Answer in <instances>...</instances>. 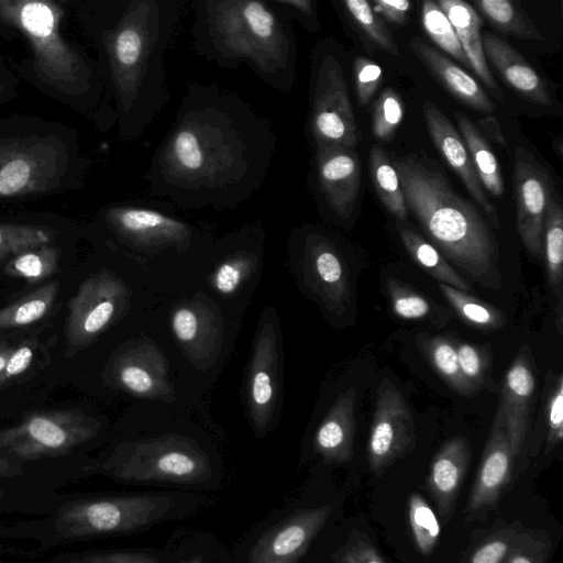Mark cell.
I'll use <instances>...</instances> for the list:
<instances>
[{
	"label": "cell",
	"mask_w": 563,
	"mask_h": 563,
	"mask_svg": "<svg viewBox=\"0 0 563 563\" xmlns=\"http://www.w3.org/2000/svg\"><path fill=\"white\" fill-rule=\"evenodd\" d=\"M68 156L53 137L29 136L0 143V198L48 192L57 187Z\"/></svg>",
	"instance_id": "cell-11"
},
{
	"label": "cell",
	"mask_w": 563,
	"mask_h": 563,
	"mask_svg": "<svg viewBox=\"0 0 563 563\" xmlns=\"http://www.w3.org/2000/svg\"><path fill=\"white\" fill-rule=\"evenodd\" d=\"M189 31L192 49L206 60L225 69L245 64L283 95L294 88L296 34L273 0H195Z\"/></svg>",
	"instance_id": "cell-3"
},
{
	"label": "cell",
	"mask_w": 563,
	"mask_h": 563,
	"mask_svg": "<svg viewBox=\"0 0 563 563\" xmlns=\"http://www.w3.org/2000/svg\"><path fill=\"white\" fill-rule=\"evenodd\" d=\"M85 472L117 482L209 495L220 492L225 479L219 462L209 452L178 438L122 442L106 457L86 466Z\"/></svg>",
	"instance_id": "cell-6"
},
{
	"label": "cell",
	"mask_w": 563,
	"mask_h": 563,
	"mask_svg": "<svg viewBox=\"0 0 563 563\" xmlns=\"http://www.w3.org/2000/svg\"><path fill=\"white\" fill-rule=\"evenodd\" d=\"M334 507L307 493L288 496L252 525L231 547L234 563H303Z\"/></svg>",
	"instance_id": "cell-7"
},
{
	"label": "cell",
	"mask_w": 563,
	"mask_h": 563,
	"mask_svg": "<svg viewBox=\"0 0 563 563\" xmlns=\"http://www.w3.org/2000/svg\"><path fill=\"white\" fill-rule=\"evenodd\" d=\"M409 47L460 102L484 113H493L496 110V103L472 76L423 38L412 37Z\"/></svg>",
	"instance_id": "cell-22"
},
{
	"label": "cell",
	"mask_w": 563,
	"mask_h": 563,
	"mask_svg": "<svg viewBox=\"0 0 563 563\" xmlns=\"http://www.w3.org/2000/svg\"><path fill=\"white\" fill-rule=\"evenodd\" d=\"M416 443V426L410 406L388 378L376 391L373 421L367 442V461L380 476L396 460L409 453Z\"/></svg>",
	"instance_id": "cell-13"
},
{
	"label": "cell",
	"mask_w": 563,
	"mask_h": 563,
	"mask_svg": "<svg viewBox=\"0 0 563 563\" xmlns=\"http://www.w3.org/2000/svg\"><path fill=\"white\" fill-rule=\"evenodd\" d=\"M416 345L429 365L454 393L463 397H473L481 391L463 375L452 338L420 332L416 336Z\"/></svg>",
	"instance_id": "cell-27"
},
{
	"label": "cell",
	"mask_w": 563,
	"mask_h": 563,
	"mask_svg": "<svg viewBox=\"0 0 563 563\" xmlns=\"http://www.w3.org/2000/svg\"><path fill=\"white\" fill-rule=\"evenodd\" d=\"M243 262L240 257L223 262L214 275V286L221 294L229 295L235 291L243 277Z\"/></svg>",
	"instance_id": "cell-53"
},
{
	"label": "cell",
	"mask_w": 563,
	"mask_h": 563,
	"mask_svg": "<svg viewBox=\"0 0 563 563\" xmlns=\"http://www.w3.org/2000/svg\"><path fill=\"white\" fill-rule=\"evenodd\" d=\"M62 16L52 1L0 0V21L27 38L38 76L67 95L81 96L92 89V70L62 36Z\"/></svg>",
	"instance_id": "cell-8"
},
{
	"label": "cell",
	"mask_w": 563,
	"mask_h": 563,
	"mask_svg": "<svg viewBox=\"0 0 563 563\" xmlns=\"http://www.w3.org/2000/svg\"><path fill=\"white\" fill-rule=\"evenodd\" d=\"M517 532L516 528L495 531L472 552L468 563H504Z\"/></svg>",
	"instance_id": "cell-48"
},
{
	"label": "cell",
	"mask_w": 563,
	"mask_h": 563,
	"mask_svg": "<svg viewBox=\"0 0 563 563\" xmlns=\"http://www.w3.org/2000/svg\"><path fill=\"white\" fill-rule=\"evenodd\" d=\"M306 133L313 148H354L358 141L341 60L325 45L317 46L312 54Z\"/></svg>",
	"instance_id": "cell-9"
},
{
	"label": "cell",
	"mask_w": 563,
	"mask_h": 563,
	"mask_svg": "<svg viewBox=\"0 0 563 563\" xmlns=\"http://www.w3.org/2000/svg\"><path fill=\"white\" fill-rule=\"evenodd\" d=\"M369 172L375 190L386 209L399 221L407 218V207L397 172L383 147L374 145L371 150Z\"/></svg>",
	"instance_id": "cell-34"
},
{
	"label": "cell",
	"mask_w": 563,
	"mask_h": 563,
	"mask_svg": "<svg viewBox=\"0 0 563 563\" xmlns=\"http://www.w3.org/2000/svg\"><path fill=\"white\" fill-rule=\"evenodd\" d=\"M386 290L394 313L404 320H422L433 312L423 295L395 278L386 280Z\"/></svg>",
	"instance_id": "cell-42"
},
{
	"label": "cell",
	"mask_w": 563,
	"mask_h": 563,
	"mask_svg": "<svg viewBox=\"0 0 563 563\" xmlns=\"http://www.w3.org/2000/svg\"><path fill=\"white\" fill-rule=\"evenodd\" d=\"M22 473L23 468L18 461L0 454V478L19 476Z\"/></svg>",
	"instance_id": "cell-57"
},
{
	"label": "cell",
	"mask_w": 563,
	"mask_h": 563,
	"mask_svg": "<svg viewBox=\"0 0 563 563\" xmlns=\"http://www.w3.org/2000/svg\"><path fill=\"white\" fill-rule=\"evenodd\" d=\"M542 252L548 284L556 299V305H563V211L553 196L544 218Z\"/></svg>",
	"instance_id": "cell-31"
},
{
	"label": "cell",
	"mask_w": 563,
	"mask_h": 563,
	"mask_svg": "<svg viewBox=\"0 0 563 563\" xmlns=\"http://www.w3.org/2000/svg\"><path fill=\"white\" fill-rule=\"evenodd\" d=\"M477 8L504 33L529 41H544V35L537 25L508 0H478Z\"/></svg>",
	"instance_id": "cell-35"
},
{
	"label": "cell",
	"mask_w": 563,
	"mask_h": 563,
	"mask_svg": "<svg viewBox=\"0 0 563 563\" xmlns=\"http://www.w3.org/2000/svg\"><path fill=\"white\" fill-rule=\"evenodd\" d=\"M54 235L41 225L0 223V265L21 251L52 243Z\"/></svg>",
	"instance_id": "cell-40"
},
{
	"label": "cell",
	"mask_w": 563,
	"mask_h": 563,
	"mask_svg": "<svg viewBox=\"0 0 563 563\" xmlns=\"http://www.w3.org/2000/svg\"><path fill=\"white\" fill-rule=\"evenodd\" d=\"M342 5L353 24L360 29L371 43L391 55L399 54L397 43L369 2L365 0H345Z\"/></svg>",
	"instance_id": "cell-36"
},
{
	"label": "cell",
	"mask_w": 563,
	"mask_h": 563,
	"mask_svg": "<svg viewBox=\"0 0 563 563\" xmlns=\"http://www.w3.org/2000/svg\"><path fill=\"white\" fill-rule=\"evenodd\" d=\"M58 261L57 249L51 243L43 244L13 255L2 265V271L9 277L34 285L55 275L59 269Z\"/></svg>",
	"instance_id": "cell-33"
},
{
	"label": "cell",
	"mask_w": 563,
	"mask_h": 563,
	"mask_svg": "<svg viewBox=\"0 0 563 563\" xmlns=\"http://www.w3.org/2000/svg\"><path fill=\"white\" fill-rule=\"evenodd\" d=\"M411 3L407 0H375L373 10L383 19L395 24L406 21Z\"/></svg>",
	"instance_id": "cell-54"
},
{
	"label": "cell",
	"mask_w": 563,
	"mask_h": 563,
	"mask_svg": "<svg viewBox=\"0 0 563 563\" xmlns=\"http://www.w3.org/2000/svg\"><path fill=\"white\" fill-rule=\"evenodd\" d=\"M273 2L290 19L296 20L309 32H317L321 25L316 2L312 0H273Z\"/></svg>",
	"instance_id": "cell-51"
},
{
	"label": "cell",
	"mask_w": 563,
	"mask_h": 563,
	"mask_svg": "<svg viewBox=\"0 0 563 563\" xmlns=\"http://www.w3.org/2000/svg\"><path fill=\"white\" fill-rule=\"evenodd\" d=\"M541 420L545 430V453L563 439V375L549 373L542 395Z\"/></svg>",
	"instance_id": "cell-39"
},
{
	"label": "cell",
	"mask_w": 563,
	"mask_h": 563,
	"mask_svg": "<svg viewBox=\"0 0 563 563\" xmlns=\"http://www.w3.org/2000/svg\"><path fill=\"white\" fill-rule=\"evenodd\" d=\"M2 497H3V492L0 489V503H1Z\"/></svg>",
	"instance_id": "cell-59"
},
{
	"label": "cell",
	"mask_w": 563,
	"mask_h": 563,
	"mask_svg": "<svg viewBox=\"0 0 563 563\" xmlns=\"http://www.w3.org/2000/svg\"><path fill=\"white\" fill-rule=\"evenodd\" d=\"M437 3L453 26L470 68L482 80L493 97L501 100L503 91L494 79L484 54L479 32L482 19L476 10L463 0H440Z\"/></svg>",
	"instance_id": "cell-25"
},
{
	"label": "cell",
	"mask_w": 563,
	"mask_h": 563,
	"mask_svg": "<svg viewBox=\"0 0 563 563\" xmlns=\"http://www.w3.org/2000/svg\"><path fill=\"white\" fill-rule=\"evenodd\" d=\"M422 112L429 134L439 153L459 175L475 202L483 209L490 224L499 228L496 207L489 201L472 164L466 145L452 122L432 101H424Z\"/></svg>",
	"instance_id": "cell-18"
},
{
	"label": "cell",
	"mask_w": 563,
	"mask_h": 563,
	"mask_svg": "<svg viewBox=\"0 0 563 563\" xmlns=\"http://www.w3.org/2000/svg\"><path fill=\"white\" fill-rule=\"evenodd\" d=\"M551 541L541 530H518L504 563H547Z\"/></svg>",
	"instance_id": "cell-44"
},
{
	"label": "cell",
	"mask_w": 563,
	"mask_h": 563,
	"mask_svg": "<svg viewBox=\"0 0 563 563\" xmlns=\"http://www.w3.org/2000/svg\"><path fill=\"white\" fill-rule=\"evenodd\" d=\"M396 228L410 257L431 277L459 290L473 291L471 285L461 277L428 240L405 225L402 221L396 222Z\"/></svg>",
	"instance_id": "cell-28"
},
{
	"label": "cell",
	"mask_w": 563,
	"mask_h": 563,
	"mask_svg": "<svg viewBox=\"0 0 563 563\" xmlns=\"http://www.w3.org/2000/svg\"><path fill=\"white\" fill-rule=\"evenodd\" d=\"M514 460L505 419L498 407L471 490L466 508L468 512H478L497 503L510 481Z\"/></svg>",
	"instance_id": "cell-19"
},
{
	"label": "cell",
	"mask_w": 563,
	"mask_h": 563,
	"mask_svg": "<svg viewBox=\"0 0 563 563\" xmlns=\"http://www.w3.org/2000/svg\"><path fill=\"white\" fill-rule=\"evenodd\" d=\"M356 400L354 388L342 393L316 432L314 452L327 463L347 462L353 454Z\"/></svg>",
	"instance_id": "cell-24"
},
{
	"label": "cell",
	"mask_w": 563,
	"mask_h": 563,
	"mask_svg": "<svg viewBox=\"0 0 563 563\" xmlns=\"http://www.w3.org/2000/svg\"><path fill=\"white\" fill-rule=\"evenodd\" d=\"M331 563H385L369 538L353 530L346 541L331 554Z\"/></svg>",
	"instance_id": "cell-46"
},
{
	"label": "cell",
	"mask_w": 563,
	"mask_h": 563,
	"mask_svg": "<svg viewBox=\"0 0 563 563\" xmlns=\"http://www.w3.org/2000/svg\"><path fill=\"white\" fill-rule=\"evenodd\" d=\"M101 217L115 238L142 250L186 251L197 236L189 222L147 203L111 205Z\"/></svg>",
	"instance_id": "cell-12"
},
{
	"label": "cell",
	"mask_w": 563,
	"mask_h": 563,
	"mask_svg": "<svg viewBox=\"0 0 563 563\" xmlns=\"http://www.w3.org/2000/svg\"><path fill=\"white\" fill-rule=\"evenodd\" d=\"M474 125L485 139L487 137L500 146H506V139L500 124L492 113H485V115L476 120Z\"/></svg>",
	"instance_id": "cell-56"
},
{
	"label": "cell",
	"mask_w": 563,
	"mask_h": 563,
	"mask_svg": "<svg viewBox=\"0 0 563 563\" xmlns=\"http://www.w3.org/2000/svg\"><path fill=\"white\" fill-rule=\"evenodd\" d=\"M123 289L107 272L87 277L68 300L66 357H73L93 342L113 321Z\"/></svg>",
	"instance_id": "cell-14"
},
{
	"label": "cell",
	"mask_w": 563,
	"mask_h": 563,
	"mask_svg": "<svg viewBox=\"0 0 563 563\" xmlns=\"http://www.w3.org/2000/svg\"><path fill=\"white\" fill-rule=\"evenodd\" d=\"M310 175L313 192L330 213L346 221L353 214L360 190L361 164L354 148H313Z\"/></svg>",
	"instance_id": "cell-16"
},
{
	"label": "cell",
	"mask_w": 563,
	"mask_h": 563,
	"mask_svg": "<svg viewBox=\"0 0 563 563\" xmlns=\"http://www.w3.org/2000/svg\"><path fill=\"white\" fill-rule=\"evenodd\" d=\"M275 386L272 373L263 366L260 354L256 355L255 367L251 380V398L256 410H266L274 398Z\"/></svg>",
	"instance_id": "cell-50"
},
{
	"label": "cell",
	"mask_w": 563,
	"mask_h": 563,
	"mask_svg": "<svg viewBox=\"0 0 563 563\" xmlns=\"http://www.w3.org/2000/svg\"><path fill=\"white\" fill-rule=\"evenodd\" d=\"M114 376L118 384L135 394H146L154 386L150 373L136 364L126 362L115 364Z\"/></svg>",
	"instance_id": "cell-52"
},
{
	"label": "cell",
	"mask_w": 563,
	"mask_h": 563,
	"mask_svg": "<svg viewBox=\"0 0 563 563\" xmlns=\"http://www.w3.org/2000/svg\"><path fill=\"white\" fill-rule=\"evenodd\" d=\"M58 290L59 283L52 280L0 308V331L25 329L46 319L52 313Z\"/></svg>",
	"instance_id": "cell-29"
},
{
	"label": "cell",
	"mask_w": 563,
	"mask_h": 563,
	"mask_svg": "<svg viewBox=\"0 0 563 563\" xmlns=\"http://www.w3.org/2000/svg\"><path fill=\"white\" fill-rule=\"evenodd\" d=\"M455 119L482 186L492 196L500 197L504 192V180L494 152L465 113L456 112Z\"/></svg>",
	"instance_id": "cell-30"
},
{
	"label": "cell",
	"mask_w": 563,
	"mask_h": 563,
	"mask_svg": "<svg viewBox=\"0 0 563 563\" xmlns=\"http://www.w3.org/2000/svg\"><path fill=\"white\" fill-rule=\"evenodd\" d=\"M404 119V102L400 96L387 88L373 104L372 129L377 140L389 141Z\"/></svg>",
	"instance_id": "cell-43"
},
{
	"label": "cell",
	"mask_w": 563,
	"mask_h": 563,
	"mask_svg": "<svg viewBox=\"0 0 563 563\" xmlns=\"http://www.w3.org/2000/svg\"><path fill=\"white\" fill-rule=\"evenodd\" d=\"M159 548H133L88 552L68 563H159Z\"/></svg>",
	"instance_id": "cell-47"
},
{
	"label": "cell",
	"mask_w": 563,
	"mask_h": 563,
	"mask_svg": "<svg viewBox=\"0 0 563 563\" xmlns=\"http://www.w3.org/2000/svg\"><path fill=\"white\" fill-rule=\"evenodd\" d=\"M391 163L407 210L416 217L429 242L472 280L485 288L499 289L498 243L475 206L421 158L406 155Z\"/></svg>",
	"instance_id": "cell-4"
},
{
	"label": "cell",
	"mask_w": 563,
	"mask_h": 563,
	"mask_svg": "<svg viewBox=\"0 0 563 563\" xmlns=\"http://www.w3.org/2000/svg\"><path fill=\"white\" fill-rule=\"evenodd\" d=\"M536 387L532 354L529 346L522 345L504 376L498 405L515 459L521 452L529 429Z\"/></svg>",
	"instance_id": "cell-17"
},
{
	"label": "cell",
	"mask_w": 563,
	"mask_h": 563,
	"mask_svg": "<svg viewBox=\"0 0 563 563\" xmlns=\"http://www.w3.org/2000/svg\"><path fill=\"white\" fill-rule=\"evenodd\" d=\"M13 346H14V343H11L9 341L0 342V374L7 364V361L10 356V353H11Z\"/></svg>",
	"instance_id": "cell-58"
},
{
	"label": "cell",
	"mask_w": 563,
	"mask_h": 563,
	"mask_svg": "<svg viewBox=\"0 0 563 563\" xmlns=\"http://www.w3.org/2000/svg\"><path fill=\"white\" fill-rule=\"evenodd\" d=\"M172 324L176 336L180 341H191L197 334V317L187 308H180L174 313Z\"/></svg>",
	"instance_id": "cell-55"
},
{
	"label": "cell",
	"mask_w": 563,
	"mask_h": 563,
	"mask_svg": "<svg viewBox=\"0 0 563 563\" xmlns=\"http://www.w3.org/2000/svg\"><path fill=\"white\" fill-rule=\"evenodd\" d=\"M471 460V446L464 437L446 441L430 463L427 487L443 522H448Z\"/></svg>",
	"instance_id": "cell-21"
},
{
	"label": "cell",
	"mask_w": 563,
	"mask_h": 563,
	"mask_svg": "<svg viewBox=\"0 0 563 563\" xmlns=\"http://www.w3.org/2000/svg\"><path fill=\"white\" fill-rule=\"evenodd\" d=\"M159 549V563H234L231 547L200 528L176 529Z\"/></svg>",
	"instance_id": "cell-26"
},
{
	"label": "cell",
	"mask_w": 563,
	"mask_h": 563,
	"mask_svg": "<svg viewBox=\"0 0 563 563\" xmlns=\"http://www.w3.org/2000/svg\"><path fill=\"white\" fill-rule=\"evenodd\" d=\"M439 288L460 319L471 327L493 332L506 325V316L495 306L442 283Z\"/></svg>",
	"instance_id": "cell-32"
},
{
	"label": "cell",
	"mask_w": 563,
	"mask_h": 563,
	"mask_svg": "<svg viewBox=\"0 0 563 563\" xmlns=\"http://www.w3.org/2000/svg\"><path fill=\"white\" fill-rule=\"evenodd\" d=\"M457 361L463 375L479 389L497 391L492 377V353L489 344H472L453 339Z\"/></svg>",
	"instance_id": "cell-38"
},
{
	"label": "cell",
	"mask_w": 563,
	"mask_h": 563,
	"mask_svg": "<svg viewBox=\"0 0 563 563\" xmlns=\"http://www.w3.org/2000/svg\"><path fill=\"white\" fill-rule=\"evenodd\" d=\"M383 77L382 68L372 59L357 57L354 60V82L357 102L366 106L374 97Z\"/></svg>",
	"instance_id": "cell-49"
},
{
	"label": "cell",
	"mask_w": 563,
	"mask_h": 563,
	"mask_svg": "<svg viewBox=\"0 0 563 563\" xmlns=\"http://www.w3.org/2000/svg\"><path fill=\"white\" fill-rule=\"evenodd\" d=\"M423 29L443 52L470 68L466 56L459 43L453 26L434 1H424L421 8Z\"/></svg>",
	"instance_id": "cell-41"
},
{
	"label": "cell",
	"mask_w": 563,
	"mask_h": 563,
	"mask_svg": "<svg viewBox=\"0 0 563 563\" xmlns=\"http://www.w3.org/2000/svg\"><path fill=\"white\" fill-rule=\"evenodd\" d=\"M514 185L517 207V231L526 249L541 258L542 233L552 195L548 169L523 147L515 150Z\"/></svg>",
	"instance_id": "cell-15"
},
{
	"label": "cell",
	"mask_w": 563,
	"mask_h": 563,
	"mask_svg": "<svg viewBox=\"0 0 563 563\" xmlns=\"http://www.w3.org/2000/svg\"><path fill=\"white\" fill-rule=\"evenodd\" d=\"M0 92H1V86H0Z\"/></svg>",
	"instance_id": "cell-60"
},
{
	"label": "cell",
	"mask_w": 563,
	"mask_h": 563,
	"mask_svg": "<svg viewBox=\"0 0 563 563\" xmlns=\"http://www.w3.org/2000/svg\"><path fill=\"white\" fill-rule=\"evenodd\" d=\"M216 500L214 495L170 489L77 499L58 510L55 529L66 539L137 533L197 516Z\"/></svg>",
	"instance_id": "cell-5"
},
{
	"label": "cell",
	"mask_w": 563,
	"mask_h": 563,
	"mask_svg": "<svg viewBox=\"0 0 563 563\" xmlns=\"http://www.w3.org/2000/svg\"><path fill=\"white\" fill-rule=\"evenodd\" d=\"M183 0H124L101 32L120 137L143 136L169 100L165 54Z\"/></svg>",
	"instance_id": "cell-2"
},
{
	"label": "cell",
	"mask_w": 563,
	"mask_h": 563,
	"mask_svg": "<svg viewBox=\"0 0 563 563\" xmlns=\"http://www.w3.org/2000/svg\"><path fill=\"white\" fill-rule=\"evenodd\" d=\"M303 233L306 258L316 277L320 296L329 309L342 313L350 305V284L344 263L325 236L314 231Z\"/></svg>",
	"instance_id": "cell-20"
},
{
	"label": "cell",
	"mask_w": 563,
	"mask_h": 563,
	"mask_svg": "<svg viewBox=\"0 0 563 563\" xmlns=\"http://www.w3.org/2000/svg\"><path fill=\"white\" fill-rule=\"evenodd\" d=\"M482 43L486 59L518 95L536 104H552L547 85L518 51L489 32L482 35Z\"/></svg>",
	"instance_id": "cell-23"
},
{
	"label": "cell",
	"mask_w": 563,
	"mask_h": 563,
	"mask_svg": "<svg viewBox=\"0 0 563 563\" xmlns=\"http://www.w3.org/2000/svg\"><path fill=\"white\" fill-rule=\"evenodd\" d=\"M99 422L79 409L36 410L0 430V454L15 461H38L69 454L92 440Z\"/></svg>",
	"instance_id": "cell-10"
},
{
	"label": "cell",
	"mask_w": 563,
	"mask_h": 563,
	"mask_svg": "<svg viewBox=\"0 0 563 563\" xmlns=\"http://www.w3.org/2000/svg\"><path fill=\"white\" fill-rule=\"evenodd\" d=\"M272 122L239 95L189 81L143 179L183 209L232 210L258 191L272 165Z\"/></svg>",
	"instance_id": "cell-1"
},
{
	"label": "cell",
	"mask_w": 563,
	"mask_h": 563,
	"mask_svg": "<svg viewBox=\"0 0 563 563\" xmlns=\"http://www.w3.org/2000/svg\"><path fill=\"white\" fill-rule=\"evenodd\" d=\"M408 518L418 551L424 556L430 555L438 544L441 526L433 509L418 493L408 498Z\"/></svg>",
	"instance_id": "cell-37"
},
{
	"label": "cell",
	"mask_w": 563,
	"mask_h": 563,
	"mask_svg": "<svg viewBox=\"0 0 563 563\" xmlns=\"http://www.w3.org/2000/svg\"><path fill=\"white\" fill-rule=\"evenodd\" d=\"M41 344L37 339H23L14 343L7 364L0 374V389L26 377L35 367Z\"/></svg>",
	"instance_id": "cell-45"
}]
</instances>
